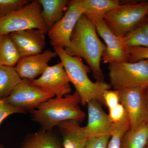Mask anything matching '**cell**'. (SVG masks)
Returning a JSON list of instances; mask_svg holds the SVG:
<instances>
[{
    "mask_svg": "<svg viewBox=\"0 0 148 148\" xmlns=\"http://www.w3.org/2000/svg\"><path fill=\"white\" fill-rule=\"evenodd\" d=\"M106 45L98 37L95 24L84 14L80 17L71 37L69 47L64 49L71 56L82 58L96 81H104L101 61Z\"/></svg>",
    "mask_w": 148,
    "mask_h": 148,
    "instance_id": "1",
    "label": "cell"
},
{
    "mask_svg": "<svg viewBox=\"0 0 148 148\" xmlns=\"http://www.w3.org/2000/svg\"><path fill=\"white\" fill-rule=\"evenodd\" d=\"M81 99L76 92L62 97H53L30 110L33 121L41 126L42 130L50 132L62 122L84 121L85 113L81 108Z\"/></svg>",
    "mask_w": 148,
    "mask_h": 148,
    "instance_id": "2",
    "label": "cell"
},
{
    "mask_svg": "<svg viewBox=\"0 0 148 148\" xmlns=\"http://www.w3.org/2000/svg\"><path fill=\"white\" fill-rule=\"evenodd\" d=\"M53 49L61 59L70 83L73 85L79 95L81 104L85 106L90 101H95L105 105L103 94L106 90L110 89V84L98 81L93 82L88 75L90 68L85 65L81 58L69 55L61 48L53 47Z\"/></svg>",
    "mask_w": 148,
    "mask_h": 148,
    "instance_id": "3",
    "label": "cell"
},
{
    "mask_svg": "<svg viewBox=\"0 0 148 148\" xmlns=\"http://www.w3.org/2000/svg\"><path fill=\"white\" fill-rule=\"evenodd\" d=\"M148 16V1L126 2L104 15L113 34L123 38L138 28Z\"/></svg>",
    "mask_w": 148,
    "mask_h": 148,
    "instance_id": "4",
    "label": "cell"
},
{
    "mask_svg": "<svg viewBox=\"0 0 148 148\" xmlns=\"http://www.w3.org/2000/svg\"><path fill=\"white\" fill-rule=\"evenodd\" d=\"M109 64L110 84L114 90L148 88V60Z\"/></svg>",
    "mask_w": 148,
    "mask_h": 148,
    "instance_id": "5",
    "label": "cell"
},
{
    "mask_svg": "<svg viewBox=\"0 0 148 148\" xmlns=\"http://www.w3.org/2000/svg\"><path fill=\"white\" fill-rule=\"evenodd\" d=\"M35 29L47 33L42 15V7L38 0L31 1L22 8L0 18V34Z\"/></svg>",
    "mask_w": 148,
    "mask_h": 148,
    "instance_id": "6",
    "label": "cell"
},
{
    "mask_svg": "<svg viewBox=\"0 0 148 148\" xmlns=\"http://www.w3.org/2000/svg\"><path fill=\"white\" fill-rule=\"evenodd\" d=\"M83 14L80 0L69 1L66 13L47 32L51 45L53 48L65 49L69 47L75 27Z\"/></svg>",
    "mask_w": 148,
    "mask_h": 148,
    "instance_id": "7",
    "label": "cell"
},
{
    "mask_svg": "<svg viewBox=\"0 0 148 148\" xmlns=\"http://www.w3.org/2000/svg\"><path fill=\"white\" fill-rule=\"evenodd\" d=\"M95 24L98 36L106 43V49L103 53L102 60L104 64L113 62H128L127 46L123 38L116 36L107 26L103 18H89Z\"/></svg>",
    "mask_w": 148,
    "mask_h": 148,
    "instance_id": "8",
    "label": "cell"
},
{
    "mask_svg": "<svg viewBox=\"0 0 148 148\" xmlns=\"http://www.w3.org/2000/svg\"><path fill=\"white\" fill-rule=\"evenodd\" d=\"M54 95L23 80L15 86L10 95L3 101L12 106L26 110H33Z\"/></svg>",
    "mask_w": 148,
    "mask_h": 148,
    "instance_id": "9",
    "label": "cell"
},
{
    "mask_svg": "<svg viewBox=\"0 0 148 148\" xmlns=\"http://www.w3.org/2000/svg\"><path fill=\"white\" fill-rule=\"evenodd\" d=\"M146 88L139 87L119 90L120 103L125 109L130 129L147 124Z\"/></svg>",
    "mask_w": 148,
    "mask_h": 148,
    "instance_id": "10",
    "label": "cell"
},
{
    "mask_svg": "<svg viewBox=\"0 0 148 148\" xmlns=\"http://www.w3.org/2000/svg\"><path fill=\"white\" fill-rule=\"evenodd\" d=\"M29 81L55 97H63L71 91V83L61 62L48 66L38 78Z\"/></svg>",
    "mask_w": 148,
    "mask_h": 148,
    "instance_id": "11",
    "label": "cell"
},
{
    "mask_svg": "<svg viewBox=\"0 0 148 148\" xmlns=\"http://www.w3.org/2000/svg\"><path fill=\"white\" fill-rule=\"evenodd\" d=\"M57 56L55 51L47 49L39 54L20 58L14 69L21 79L33 80L43 73L49 62Z\"/></svg>",
    "mask_w": 148,
    "mask_h": 148,
    "instance_id": "12",
    "label": "cell"
},
{
    "mask_svg": "<svg viewBox=\"0 0 148 148\" xmlns=\"http://www.w3.org/2000/svg\"><path fill=\"white\" fill-rule=\"evenodd\" d=\"M45 32L31 29L10 34L18 51L20 58L43 52L46 45Z\"/></svg>",
    "mask_w": 148,
    "mask_h": 148,
    "instance_id": "13",
    "label": "cell"
},
{
    "mask_svg": "<svg viewBox=\"0 0 148 148\" xmlns=\"http://www.w3.org/2000/svg\"><path fill=\"white\" fill-rule=\"evenodd\" d=\"M88 121L85 130L87 137L90 138H98L106 135H111L113 123L105 112L101 104L92 101L87 104Z\"/></svg>",
    "mask_w": 148,
    "mask_h": 148,
    "instance_id": "14",
    "label": "cell"
},
{
    "mask_svg": "<svg viewBox=\"0 0 148 148\" xmlns=\"http://www.w3.org/2000/svg\"><path fill=\"white\" fill-rule=\"evenodd\" d=\"M74 120L65 121L58 125L63 137V148H84L89 138L84 127Z\"/></svg>",
    "mask_w": 148,
    "mask_h": 148,
    "instance_id": "15",
    "label": "cell"
},
{
    "mask_svg": "<svg viewBox=\"0 0 148 148\" xmlns=\"http://www.w3.org/2000/svg\"><path fill=\"white\" fill-rule=\"evenodd\" d=\"M42 7V15L49 30L62 16L66 10L68 0H38Z\"/></svg>",
    "mask_w": 148,
    "mask_h": 148,
    "instance_id": "16",
    "label": "cell"
},
{
    "mask_svg": "<svg viewBox=\"0 0 148 148\" xmlns=\"http://www.w3.org/2000/svg\"><path fill=\"white\" fill-rule=\"evenodd\" d=\"M118 0H80L83 13L89 18L104 15L122 4Z\"/></svg>",
    "mask_w": 148,
    "mask_h": 148,
    "instance_id": "17",
    "label": "cell"
},
{
    "mask_svg": "<svg viewBox=\"0 0 148 148\" xmlns=\"http://www.w3.org/2000/svg\"><path fill=\"white\" fill-rule=\"evenodd\" d=\"M20 58L16 46L10 34H0V66L14 68Z\"/></svg>",
    "mask_w": 148,
    "mask_h": 148,
    "instance_id": "18",
    "label": "cell"
},
{
    "mask_svg": "<svg viewBox=\"0 0 148 148\" xmlns=\"http://www.w3.org/2000/svg\"><path fill=\"white\" fill-rule=\"evenodd\" d=\"M148 141V124L128 130L122 139L121 148H146Z\"/></svg>",
    "mask_w": 148,
    "mask_h": 148,
    "instance_id": "19",
    "label": "cell"
},
{
    "mask_svg": "<svg viewBox=\"0 0 148 148\" xmlns=\"http://www.w3.org/2000/svg\"><path fill=\"white\" fill-rule=\"evenodd\" d=\"M22 80L14 67L0 66V100L7 98Z\"/></svg>",
    "mask_w": 148,
    "mask_h": 148,
    "instance_id": "20",
    "label": "cell"
},
{
    "mask_svg": "<svg viewBox=\"0 0 148 148\" xmlns=\"http://www.w3.org/2000/svg\"><path fill=\"white\" fill-rule=\"evenodd\" d=\"M42 130L30 135L21 148H61L54 135Z\"/></svg>",
    "mask_w": 148,
    "mask_h": 148,
    "instance_id": "21",
    "label": "cell"
},
{
    "mask_svg": "<svg viewBox=\"0 0 148 148\" xmlns=\"http://www.w3.org/2000/svg\"><path fill=\"white\" fill-rule=\"evenodd\" d=\"M130 129L127 117L117 123H113L112 132L108 148H121L122 139L125 133Z\"/></svg>",
    "mask_w": 148,
    "mask_h": 148,
    "instance_id": "22",
    "label": "cell"
},
{
    "mask_svg": "<svg viewBox=\"0 0 148 148\" xmlns=\"http://www.w3.org/2000/svg\"><path fill=\"white\" fill-rule=\"evenodd\" d=\"M125 43L127 47H148V36L136 28L123 37Z\"/></svg>",
    "mask_w": 148,
    "mask_h": 148,
    "instance_id": "23",
    "label": "cell"
},
{
    "mask_svg": "<svg viewBox=\"0 0 148 148\" xmlns=\"http://www.w3.org/2000/svg\"><path fill=\"white\" fill-rule=\"evenodd\" d=\"M30 1L28 0H0V18L20 9Z\"/></svg>",
    "mask_w": 148,
    "mask_h": 148,
    "instance_id": "24",
    "label": "cell"
},
{
    "mask_svg": "<svg viewBox=\"0 0 148 148\" xmlns=\"http://www.w3.org/2000/svg\"><path fill=\"white\" fill-rule=\"evenodd\" d=\"M128 62H138L141 60H148V47H127Z\"/></svg>",
    "mask_w": 148,
    "mask_h": 148,
    "instance_id": "25",
    "label": "cell"
},
{
    "mask_svg": "<svg viewBox=\"0 0 148 148\" xmlns=\"http://www.w3.org/2000/svg\"><path fill=\"white\" fill-rule=\"evenodd\" d=\"M26 110L24 109L14 107L0 100V124L5 118L14 114L23 113Z\"/></svg>",
    "mask_w": 148,
    "mask_h": 148,
    "instance_id": "26",
    "label": "cell"
},
{
    "mask_svg": "<svg viewBox=\"0 0 148 148\" xmlns=\"http://www.w3.org/2000/svg\"><path fill=\"white\" fill-rule=\"evenodd\" d=\"M109 110V117L113 123L120 122L127 117L124 106L121 103Z\"/></svg>",
    "mask_w": 148,
    "mask_h": 148,
    "instance_id": "27",
    "label": "cell"
},
{
    "mask_svg": "<svg viewBox=\"0 0 148 148\" xmlns=\"http://www.w3.org/2000/svg\"><path fill=\"white\" fill-rule=\"evenodd\" d=\"M104 103L109 110L114 108L120 103L119 90H106L103 94Z\"/></svg>",
    "mask_w": 148,
    "mask_h": 148,
    "instance_id": "28",
    "label": "cell"
},
{
    "mask_svg": "<svg viewBox=\"0 0 148 148\" xmlns=\"http://www.w3.org/2000/svg\"><path fill=\"white\" fill-rule=\"evenodd\" d=\"M110 135L90 138L84 148H108Z\"/></svg>",
    "mask_w": 148,
    "mask_h": 148,
    "instance_id": "29",
    "label": "cell"
},
{
    "mask_svg": "<svg viewBox=\"0 0 148 148\" xmlns=\"http://www.w3.org/2000/svg\"><path fill=\"white\" fill-rule=\"evenodd\" d=\"M138 29L148 36V18H146L138 26Z\"/></svg>",
    "mask_w": 148,
    "mask_h": 148,
    "instance_id": "30",
    "label": "cell"
},
{
    "mask_svg": "<svg viewBox=\"0 0 148 148\" xmlns=\"http://www.w3.org/2000/svg\"><path fill=\"white\" fill-rule=\"evenodd\" d=\"M145 101L147 111V124H148V88L145 90Z\"/></svg>",
    "mask_w": 148,
    "mask_h": 148,
    "instance_id": "31",
    "label": "cell"
},
{
    "mask_svg": "<svg viewBox=\"0 0 148 148\" xmlns=\"http://www.w3.org/2000/svg\"><path fill=\"white\" fill-rule=\"evenodd\" d=\"M0 148H4L1 145H0Z\"/></svg>",
    "mask_w": 148,
    "mask_h": 148,
    "instance_id": "32",
    "label": "cell"
},
{
    "mask_svg": "<svg viewBox=\"0 0 148 148\" xmlns=\"http://www.w3.org/2000/svg\"><path fill=\"white\" fill-rule=\"evenodd\" d=\"M147 147V148H148V141L147 144V147Z\"/></svg>",
    "mask_w": 148,
    "mask_h": 148,
    "instance_id": "33",
    "label": "cell"
},
{
    "mask_svg": "<svg viewBox=\"0 0 148 148\" xmlns=\"http://www.w3.org/2000/svg\"><path fill=\"white\" fill-rule=\"evenodd\" d=\"M146 148H147V147H146Z\"/></svg>",
    "mask_w": 148,
    "mask_h": 148,
    "instance_id": "34",
    "label": "cell"
}]
</instances>
